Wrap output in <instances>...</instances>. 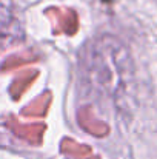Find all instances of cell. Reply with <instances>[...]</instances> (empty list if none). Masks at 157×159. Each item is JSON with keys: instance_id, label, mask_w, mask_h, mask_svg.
Returning <instances> with one entry per match:
<instances>
[{"instance_id": "6da1fadb", "label": "cell", "mask_w": 157, "mask_h": 159, "mask_svg": "<svg viewBox=\"0 0 157 159\" xmlns=\"http://www.w3.org/2000/svg\"><path fill=\"white\" fill-rule=\"evenodd\" d=\"M15 34H19V26H15L12 12L0 2V48L12 42Z\"/></svg>"}]
</instances>
